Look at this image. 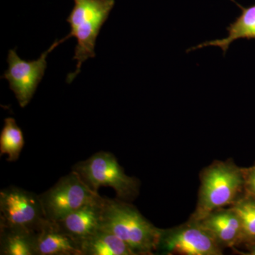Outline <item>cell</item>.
<instances>
[{
	"label": "cell",
	"mask_w": 255,
	"mask_h": 255,
	"mask_svg": "<svg viewBox=\"0 0 255 255\" xmlns=\"http://www.w3.org/2000/svg\"><path fill=\"white\" fill-rule=\"evenodd\" d=\"M101 228L124 241L135 255L157 251L162 229L155 227L128 201L104 198Z\"/></svg>",
	"instance_id": "obj_1"
},
{
	"label": "cell",
	"mask_w": 255,
	"mask_h": 255,
	"mask_svg": "<svg viewBox=\"0 0 255 255\" xmlns=\"http://www.w3.org/2000/svg\"><path fill=\"white\" fill-rule=\"evenodd\" d=\"M73 10L67 18L70 32L65 38L77 39L73 60H76V70L68 74L67 82L71 83L80 73L82 63L95 58V46L101 28L108 19L115 5V0H73Z\"/></svg>",
	"instance_id": "obj_2"
},
{
	"label": "cell",
	"mask_w": 255,
	"mask_h": 255,
	"mask_svg": "<svg viewBox=\"0 0 255 255\" xmlns=\"http://www.w3.org/2000/svg\"><path fill=\"white\" fill-rule=\"evenodd\" d=\"M243 186V171L232 162H219L210 166L202 174L199 202L191 220L201 221L213 211L232 205Z\"/></svg>",
	"instance_id": "obj_3"
},
{
	"label": "cell",
	"mask_w": 255,
	"mask_h": 255,
	"mask_svg": "<svg viewBox=\"0 0 255 255\" xmlns=\"http://www.w3.org/2000/svg\"><path fill=\"white\" fill-rule=\"evenodd\" d=\"M73 170L97 192L100 187H111L115 191L117 199L126 201L132 200L138 194V181L125 173L117 157L111 152H97L75 164Z\"/></svg>",
	"instance_id": "obj_4"
},
{
	"label": "cell",
	"mask_w": 255,
	"mask_h": 255,
	"mask_svg": "<svg viewBox=\"0 0 255 255\" xmlns=\"http://www.w3.org/2000/svg\"><path fill=\"white\" fill-rule=\"evenodd\" d=\"M39 197L46 219L57 222L101 196L73 170Z\"/></svg>",
	"instance_id": "obj_5"
},
{
	"label": "cell",
	"mask_w": 255,
	"mask_h": 255,
	"mask_svg": "<svg viewBox=\"0 0 255 255\" xmlns=\"http://www.w3.org/2000/svg\"><path fill=\"white\" fill-rule=\"evenodd\" d=\"M47 221L39 195L16 187L0 191V226L38 232Z\"/></svg>",
	"instance_id": "obj_6"
},
{
	"label": "cell",
	"mask_w": 255,
	"mask_h": 255,
	"mask_svg": "<svg viewBox=\"0 0 255 255\" xmlns=\"http://www.w3.org/2000/svg\"><path fill=\"white\" fill-rule=\"evenodd\" d=\"M66 38L56 40L46 51L43 52L38 59L26 61L20 58L16 49L9 50L7 57L8 69L1 78L9 82V88L14 92L15 97L21 108H24L31 102L36 93L37 87L44 76L47 68V57L56 47Z\"/></svg>",
	"instance_id": "obj_7"
},
{
	"label": "cell",
	"mask_w": 255,
	"mask_h": 255,
	"mask_svg": "<svg viewBox=\"0 0 255 255\" xmlns=\"http://www.w3.org/2000/svg\"><path fill=\"white\" fill-rule=\"evenodd\" d=\"M157 251L165 255H221L222 247L199 221L163 230Z\"/></svg>",
	"instance_id": "obj_8"
},
{
	"label": "cell",
	"mask_w": 255,
	"mask_h": 255,
	"mask_svg": "<svg viewBox=\"0 0 255 255\" xmlns=\"http://www.w3.org/2000/svg\"><path fill=\"white\" fill-rule=\"evenodd\" d=\"M104 197L84 206L57 221L60 228L80 245L102 226Z\"/></svg>",
	"instance_id": "obj_9"
},
{
	"label": "cell",
	"mask_w": 255,
	"mask_h": 255,
	"mask_svg": "<svg viewBox=\"0 0 255 255\" xmlns=\"http://www.w3.org/2000/svg\"><path fill=\"white\" fill-rule=\"evenodd\" d=\"M199 222L221 247L233 248L243 241L241 221L232 207L213 211Z\"/></svg>",
	"instance_id": "obj_10"
},
{
	"label": "cell",
	"mask_w": 255,
	"mask_h": 255,
	"mask_svg": "<svg viewBox=\"0 0 255 255\" xmlns=\"http://www.w3.org/2000/svg\"><path fill=\"white\" fill-rule=\"evenodd\" d=\"M36 255H81V251L58 223L48 220L37 232Z\"/></svg>",
	"instance_id": "obj_11"
},
{
	"label": "cell",
	"mask_w": 255,
	"mask_h": 255,
	"mask_svg": "<svg viewBox=\"0 0 255 255\" xmlns=\"http://www.w3.org/2000/svg\"><path fill=\"white\" fill-rule=\"evenodd\" d=\"M236 4L241 8V14L226 28L228 31L227 37L221 39L204 42L189 48L187 50V53L205 47L215 46L219 47L223 50V53L226 54L230 46L236 40L241 38L255 40V4L244 7L238 3Z\"/></svg>",
	"instance_id": "obj_12"
},
{
	"label": "cell",
	"mask_w": 255,
	"mask_h": 255,
	"mask_svg": "<svg viewBox=\"0 0 255 255\" xmlns=\"http://www.w3.org/2000/svg\"><path fill=\"white\" fill-rule=\"evenodd\" d=\"M36 236L26 228L0 226V255H36Z\"/></svg>",
	"instance_id": "obj_13"
},
{
	"label": "cell",
	"mask_w": 255,
	"mask_h": 255,
	"mask_svg": "<svg viewBox=\"0 0 255 255\" xmlns=\"http://www.w3.org/2000/svg\"><path fill=\"white\" fill-rule=\"evenodd\" d=\"M81 255H135L112 233L100 228L80 243Z\"/></svg>",
	"instance_id": "obj_14"
},
{
	"label": "cell",
	"mask_w": 255,
	"mask_h": 255,
	"mask_svg": "<svg viewBox=\"0 0 255 255\" xmlns=\"http://www.w3.org/2000/svg\"><path fill=\"white\" fill-rule=\"evenodd\" d=\"M24 146L23 132L16 120L8 117L4 121V126L0 134V155H6V160H17Z\"/></svg>",
	"instance_id": "obj_15"
},
{
	"label": "cell",
	"mask_w": 255,
	"mask_h": 255,
	"mask_svg": "<svg viewBox=\"0 0 255 255\" xmlns=\"http://www.w3.org/2000/svg\"><path fill=\"white\" fill-rule=\"evenodd\" d=\"M241 223L243 241H255V199L252 196L237 199L232 204Z\"/></svg>",
	"instance_id": "obj_16"
},
{
	"label": "cell",
	"mask_w": 255,
	"mask_h": 255,
	"mask_svg": "<svg viewBox=\"0 0 255 255\" xmlns=\"http://www.w3.org/2000/svg\"><path fill=\"white\" fill-rule=\"evenodd\" d=\"M244 174L245 187L252 197L255 199V166L243 172Z\"/></svg>",
	"instance_id": "obj_17"
},
{
	"label": "cell",
	"mask_w": 255,
	"mask_h": 255,
	"mask_svg": "<svg viewBox=\"0 0 255 255\" xmlns=\"http://www.w3.org/2000/svg\"><path fill=\"white\" fill-rule=\"evenodd\" d=\"M249 247V253H247V255H255V241L252 242Z\"/></svg>",
	"instance_id": "obj_18"
}]
</instances>
